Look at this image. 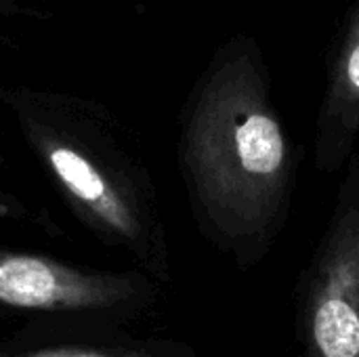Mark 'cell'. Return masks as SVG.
I'll return each instance as SVG.
<instances>
[{
  "label": "cell",
  "instance_id": "obj_1",
  "mask_svg": "<svg viewBox=\"0 0 359 357\" xmlns=\"http://www.w3.org/2000/svg\"><path fill=\"white\" fill-rule=\"evenodd\" d=\"M179 160L202 234L240 267L261 261L288 217L297 154L252 40L225 44L196 82Z\"/></svg>",
  "mask_w": 359,
  "mask_h": 357
},
{
  "label": "cell",
  "instance_id": "obj_2",
  "mask_svg": "<svg viewBox=\"0 0 359 357\" xmlns=\"http://www.w3.org/2000/svg\"><path fill=\"white\" fill-rule=\"evenodd\" d=\"M6 105L69 215L97 242L168 282L170 255L156 187L114 114L88 97L36 86L8 88Z\"/></svg>",
  "mask_w": 359,
  "mask_h": 357
},
{
  "label": "cell",
  "instance_id": "obj_3",
  "mask_svg": "<svg viewBox=\"0 0 359 357\" xmlns=\"http://www.w3.org/2000/svg\"><path fill=\"white\" fill-rule=\"evenodd\" d=\"M156 299L158 280L141 269H95L0 246V320L50 330H118Z\"/></svg>",
  "mask_w": 359,
  "mask_h": 357
},
{
  "label": "cell",
  "instance_id": "obj_4",
  "mask_svg": "<svg viewBox=\"0 0 359 357\" xmlns=\"http://www.w3.org/2000/svg\"><path fill=\"white\" fill-rule=\"evenodd\" d=\"M305 357H359V158L299 290Z\"/></svg>",
  "mask_w": 359,
  "mask_h": 357
},
{
  "label": "cell",
  "instance_id": "obj_5",
  "mask_svg": "<svg viewBox=\"0 0 359 357\" xmlns=\"http://www.w3.org/2000/svg\"><path fill=\"white\" fill-rule=\"evenodd\" d=\"M359 137V2L347 25L328 74L316 135V164L337 173L351 156Z\"/></svg>",
  "mask_w": 359,
  "mask_h": 357
},
{
  "label": "cell",
  "instance_id": "obj_6",
  "mask_svg": "<svg viewBox=\"0 0 359 357\" xmlns=\"http://www.w3.org/2000/svg\"><path fill=\"white\" fill-rule=\"evenodd\" d=\"M0 357H162L151 343L128 339L118 330L27 328L0 339Z\"/></svg>",
  "mask_w": 359,
  "mask_h": 357
},
{
  "label": "cell",
  "instance_id": "obj_7",
  "mask_svg": "<svg viewBox=\"0 0 359 357\" xmlns=\"http://www.w3.org/2000/svg\"><path fill=\"white\" fill-rule=\"evenodd\" d=\"M6 97H8V88L0 84V114H8ZM0 221L27 227L46 238L63 236V229L57 225V221H53L50 215H46L44 208L32 204L25 196L19 194L17 185L11 179V166L2 145V135H0Z\"/></svg>",
  "mask_w": 359,
  "mask_h": 357
},
{
  "label": "cell",
  "instance_id": "obj_8",
  "mask_svg": "<svg viewBox=\"0 0 359 357\" xmlns=\"http://www.w3.org/2000/svg\"><path fill=\"white\" fill-rule=\"evenodd\" d=\"M17 13V0H0V19H8Z\"/></svg>",
  "mask_w": 359,
  "mask_h": 357
}]
</instances>
